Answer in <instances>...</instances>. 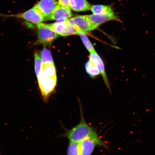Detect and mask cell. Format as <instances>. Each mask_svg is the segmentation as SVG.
Listing matches in <instances>:
<instances>
[{
	"label": "cell",
	"mask_w": 155,
	"mask_h": 155,
	"mask_svg": "<svg viewBox=\"0 0 155 155\" xmlns=\"http://www.w3.org/2000/svg\"><path fill=\"white\" fill-rule=\"evenodd\" d=\"M80 107L81 119L79 123L72 129L66 131L63 135L69 142L78 143L88 137H99L96 130L85 120L82 108L81 106Z\"/></svg>",
	"instance_id": "obj_1"
},
{
	"label": "cell",
	"mask_w": 155,
	"mask_h": 155,
	"mask_svg": "<svg viewBox=\"0 0 155 155\" xmlns=\"http://www.w3.org/2000/svg\"><path fill=\"white\" fill-rule=\"evenodd\" d=\"M37 78L44 101L47 102L50 95L55 90L57 84V78H50L46 76L41 70Z\"/></svg>",
	"instance_id": "obj_2"
},
{
	"label": "cell",
	"mask_w": 155,
	"mask_h": 155,
	"mask_svg": "<svg viewBox=\"0 0 155 155\" xmlns=\"http://www.w3.org/2000/svg\"><path fill=\"white\" fill-rule=\"evenodd\" d=\"M80 155H92L96 147L99 146L108 149L107 144L101 139L97 137H88L78 143Z\"/></svg>",
	"instance_id": "obj_3"
},
{
	"label": "cell",
	"mask_w": 155,
	"mask_h": 155,
	"mask_svg": "<svg viewBox=\"0 0 155 155\" xmlns=\"http://www.w3.org/2000/svg\"><path fill=\"white\" fill-rule=\"evenodd\" d=\"M0 16L22 19L28 22L36 24L41 23L45 19L44 15L35 5L24 12L15 15H5L0 13Z\"/></svg>",
	"instance_id": "obj_4"
},
{
	"label": "cell",
	"mask_w": 155,
	"mask_h": 155,
	"mask_svg": "<svg viewBox=\"0 0 155 155\" xmlns=\"http://www.w3.org/2000/svg\"><path fill=\"white\" fill-rule=\"evenodd\" d=\"M37 26L39 44L49 45L59 37V35L52 30L48 24L40 23L37 24Z\"/></svg>",
	"instance_id": "obj_5"
},
{
	"label": "cell",
	"mask_w": 155,
	"mask_h": 155,
	"mask_svg": "<svg viewBox=\"0 0 155 155\" xmlns=\"http://www.w3.org/2000/svg\"><path fill=\"white\" fill-rule=\"evenodd\" d=\"M52 30L59 35L66 36L78 35L79 31L68 22L67 19L58 21L51 24H48Z\"/></svg>",
	"instance_id": "obj_6"
},
{
	"label": "cell",
	"mask_w": 155,
	"mask_h": 155,
	"mask_svg": "<svg viewBox=\"0 0 155 155\" xmlns=\"http://www.w3.org/2000/svg\"><path fill=\"white\" fill-rule=\"evenodd\" d=\"M67 21L79 31L85 33L97 28L90 22L86 15H77L73 18L68 19Z\"/></svg>",
	"instance_id": "obj_7"
},
{
	"label": "cell",
	"mask_w": 155,
	"mask_h": 155,
	"mask_svg": "<svg viewBox=\"0 0 155 155\" xmlns=\"http://www.w3.org/2000/svg\"><path fill=\"white\" fill-rule=\"evenodd\" d=\"M70 8L58 4L53 12L45 20H64L72 16Z\"/></svg>",
	"instance_id": "obj_8"
},
{
	"label": "cell",
	"mask_w": 155,
	"mask_h": 155,
	"mask_svg": "<svg viewBox=\"0 0 155 155\" xmlns=\"http://www.w3.org/2000/svg\"><path fill=\"white\" fill-rule=\"evenodd\" d=\"M87 18L97 28L106 22L113 20H118V17L113 11L100 15L92 14L86 15Z\"/></svg>",
	"instance_id": "obj_9"
},
{
	"label": "cell",
	"mask_w": 155,
	"mask_h": 155,
	"mask_svg": "<svg viewBox=\"0 0 155 155\" xmlns=\"http://www.w3.org/2000/svg\"><path fill=\"white\" fill-rule=\"evenodd\" d=\"M89 61L91 62L99 71L100 74L102 75L106 86L109 89L110 92H111L109 81H108L107 75L106 73L104 64L101 58L95 51L90 53Z\"/></svg>",
	"instance_id": "obj_10"
},
{
	"label": "cell",
	"mask_w": 155,
	"mask_h": 155,
	"mask_svg": "<svg viewBox=\"0 0 155 155\" xmlns=\"http://www.w3.org/2000/svg\"><path fill=\"white\" fill-rule=\"evenodd\" d=\"M58 4L57 0H41L35 6L45 18L51 14Z\"/></svg>",
	"instance_id": "obj_11"
},
{
	"label": "cell",
	"mask_w": 155,
	"mask_h": 155,
	"mask_svg": "<svg viewBox=\"0 0 155 155\" xmlns=\"http://www.w3.org/2000/svg\"><path fill=\"white\" fill-rule=\"evenodd\" d=\"M70 8L75 12L90 10L92 5L87 0H69Z\"/></svg>",
	"instance_id": "obj_12"
},
{
	"label": "cell",
	"mask_w": 155,
	"mask_h": 155,
	"mask_svg": "<svg viewBox=\"0 0 155 155\" xmlns=\"http://www.w3.org/2000/svg\"><path fill=\"white\" fill-rule=\"evenodd\" d=\"M91 10L93 14L94 15L104 14L113 11L110 5H100L92 6Z\"/></svg>",
	"instance_id": "obj_13"
},
{
	"label": "cell",
	"mask_w": 155,
	"mask_h": 155,
	"mask_svg": "<svg viewBox=\"0 0 155 155\" xmlns=\"http://www.w3.org/2000/svg\"><path fill=\"white\" fill-rule=\"evenodd\" d=\"M42 64L43 65L54 64L53 58L49 50L44 48L41 53Z\"/></svg>",
	"instance_id": "obj_14"
},
{
	"label": "cell",
	"mask_w": 155,
	"mask_h": 155,
	"mask_svg": "<svg viewBox=\"0 0 155 155\" xmlns=\"http://www.w3.org/2000/svg\"><path fill=\"white\" fill-rule=\"evenodd\" d=\"M78 35L80 36L85 47L90 52V53H92L96 51L94 46L86 35L85 33L79 31Z\"/></svg>",
	"instance_id": "obj_15"
},
{
	"label": "cell",
	"mask_w": 155,
	"mask_h": 155,
	"mask_svg": "<svg viewBox=\"0 0 155 155\" xmlns=\"http://www.w3.org/2000/svg\"><path fill=\"white\" fill-rule=\"evenodd\" d=\"M86 72L90 76L94 78L100 74L97 67L90 61H87L85 65Z\"/></svg>",
	"instance_id": "obj_16"
},
{
	"label": "cell",
	"mask_w": 155,
	"mask_h": 155,
	"mask_svg": "<svg viewBox=\"0 0 155 155\" xmlns=\"http://www.w3.org/2000/svg\"><path fill=\"white\" fill-rule=\"evenodd\" d=\"M42 71L46 76L50 78L57 77L56 71L54 64L45 65H42Z\"/></svg>",
	"instance_id": "obj_17"
},
{
	"label": "cell",
	"mask_w": 155,
	"mask_h": 155,
	"mask_svg": "<svg viewBox=\"0 0 155 155\" xmlns=\"http://www.w3.org/2000/svg\"><path fill=\"white\" fill-rule=\"evenodd\" d=\"M35 69L37 77L41 71L42 62L41 57L38 53L35 54Z\"/></svg>",
	"instance_id": "obj_18"
},
{
	"label": "cell",
	"mask_w": 155,
	"mask_h": 155,
	"mask_svg": "<svg viewBox=\"0 0 155 155\" xmlns=\"http://www.w3.org/2000/svg\"><path fill=\"white\" fill-rule=\"evenodd\" d=\"M67 155H80L78 143L69 142Z\"/></svg>",
	"instance_id": "obj_19"
},
{
	"label": "cell",
	"mask_w": 155,
	"mask_h": 155,
	"mask_svg": "<svg viewBox=\"0 0 155 155\" xmlns=\"http://www.w3.org/2000/svg\"><path fill=\"white\" fill-rule=\"evenodd\" d=\"M58 3L70 8L69 5V0H58Z\"/></svg>",
	"instance_id": "obj_20"
}]
</instances>
